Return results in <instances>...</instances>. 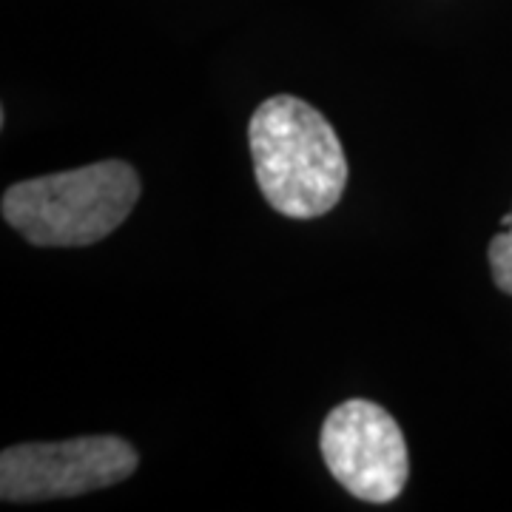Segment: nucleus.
<instances>
[{"instance_id": "1", "label": "nucleus", "mask_w": 512, "mask_h": 512, "mask_svg": "<svg viewBox=\"0 0 512 512\" xmlns=\"http://www.w3.org/2000/svg\"><path fill=\"white\" fill-rule=\"evenodd\" d=\"M248 146L268 205L313 220L333 211L348 185V157L325 114L293 94L268 97L251 114Z\"/></svg>"}, {"instance_id": "3", "label": "nucleus", "mask_w": 512, "mask_h": 512, "mask_svg": "<svg viewBox=\"0 0 512 512\" xmlns=\"http://www.w3.org/2000/svg\"><path fill=\"white\" fill-rule=\"evenodd\" d=\"M137 464V450L120 436L15 444L0 456V498L12 504L74 498L126 481Z\"/></svg>"}, {"instance_id": "5", "label": "nucleus", "mask_w": 512, "mask_h": 512, "mask_svg": "<svg viewBox=\"0 0 512 512\" xmlns=\"http://www.w3.org/2000/svg\"><path fill=\"white\" fill-rule=\"evenodd\" d=\"M501 228L504 231H498L487 245V262L495 288L512 296V211L501 217Z\"/></svg>"}, {"instance_id": "2", "label": "nucleus", "mask_w": 512, "mask_h": 512, "mask_svg": "<svg viewBox=\"0 0 512 512\" xmlns=\"http://www.w3.org/2000/svg\"><path fill=\"white\" fill-rule=\"evenodd\" d=\"M140 174L123 160L83 165L6 188L0 211L37 248H83L114 234L140 200Z\"/></svg>"}, {"instance_id": "4", "label": "nucleus", "mask_w": 512, "mask_h": 512, "mask_svg": "<svg viewBox=\"0 0 512 512\" xmlns=\"http://www.w3.org/2000/svg\"><path fill=\"white\" fill-rule=\"evenodd\" d=\"M330 476L353 498L367 504H390L402 495L410 458L402 427L367 399H350L333 407L319 436Z\"/></svg>"}]
</instances>
